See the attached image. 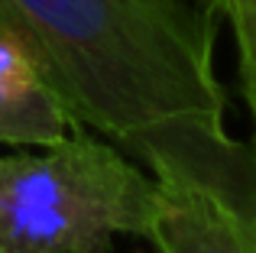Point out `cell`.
Masks as SVG:
<instances>
[{"label": "cell", "instance_id": "1", "mask_svg": "<svg viewBox=\"0 0 256 253\" xmlns=\"http://www.w3.org/2000/svg\"><path fill=\"white\" fill-rule=\"evenodd\" d=\"M0 32L20 42L72 120L152 176L227 133L208 0H0Z\"/></svg>", "mask_w": 256, "mask_h": 253}, {"label": "cell", "instance_id": "2", "mask_svg": "<svg viewBox=\"0 0 256 253\" xmlns=\"http://www.w3.org/2000/svg\"><path fill=\"white\" fill-rule=\"evenodd\" d=\"M159 182L75 124L42 156H0V253H110L150 237Z\"/></svg>", "mask_w": 256, "mask_h": 253}, {"label": "cell", "instance_id": "3", "mask_svg": "<svg viewBox=\"0 0 256 253\" xmlns=\"http://www.w3.org/2000/svg\"><path fill=\"white\" fill-rule=\"evenodd\" d=\"M159 208L150 240L159 253H256V224L198 182L156 176Z\"/></svg>", "mask_w": 256, "mask_h": 253}, {"label": "cell", "instance_id": "4", "mask_svg": "<svg viewBox=\"0 0 256 253\" xmlns=\"http://www.w3.org/2000/svg\"><path fill=\"white\" fill-rule=\"evenodd\" d=\"M75 126L58 98L42 82L6 84L0 82V143L52 146Z\"/></svg>", "mask_w": 256, "mask_h": 253}, {"label": "cell", "instance_id": "5", "mask_svg": "<svg viewBox=\"0 0 256 253\" xmlns=\"http://www.w3.org/2000/svg\"><path fill=\"white\" fill-rule=\"evenodd\" d=\"M178 178L211 188L256 224V136L246 143H237L230 136L220 140L192 166L188 176Z\"/></svg>", "mask_w": 256, "mask_h": 253}, {"label": "cell", "instance_id": "6", "mask_svg": "<svg viewBox=\"0 0 256 253\" xmlns=\"http://www.w3.org/2000/svg\"><path fill=\"white\" fill-rule=\"evenodd\" d=\"M214 13L227 20L237 42V62H240V84H244L246 108L256 124V0H208Z\"/></svg>", "mask_w": 256, "mask_h": 253}, {"label": "cell", "instance_id": "7", "mask_svg": "<svg viewBox=\"0 0 256 253\" xmlns=\"http://www.w3.org/2000/svg\"><path fill=\"white\" fill-rule=\"evenodd\" d=\"M0 82H6V84L39 82L30 56H26V52L20 49V42H13L6 32H0Z\"/></svg>", "mask_w": 256, "mask_h": 253}]
</instances>
